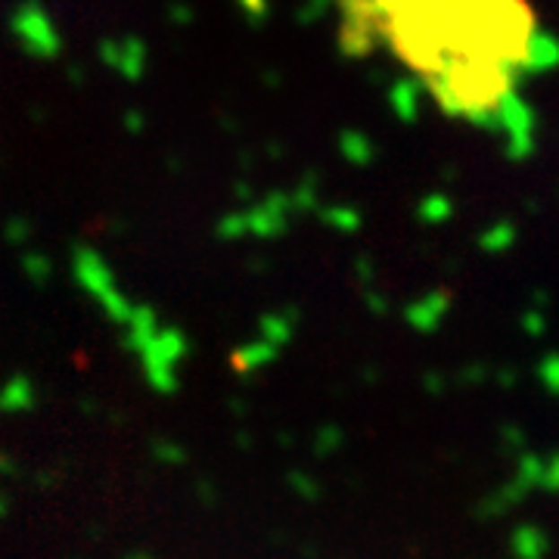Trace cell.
<instances>
[{"label":"cell","mask_w":559,"mask_h":559,"mask_svg":"<svg viewBox=\"0 0 559 559\" xmlns=\"http://www.w3.org/2000/svg\"><path fill=\"white\" fill-rule=\"evenodd\" d=\"M352 53L386 47L450 118L501 127L556 59L528 0H345Z\"/></svg>","instance_id":"6da1fadb"},{"label":"cell","mask_w":559,"mask_h":559,"mask_svg":"<svg viewBox=\"0 0 559 559\" xmlns=\"http://www.w3.org/2000/svg\"><path fill=\"white\" fill-rule=\"evenodd\" d=\"M513 554L520 559H541L547 554V537L535 525H520L513 531Z\"/></svg>","instance_id":"7a4b0ae2"},{"label":"cell","mask_w":559,"mask_h":559,"mask_svg":"<svg viewBox=\"0 0 559 559\" xmlns=\"http://www.w3.org/2000/svg\"><path fill=\"white\" fill-rule=\"evenodd\" d=\"M537 373H541L544 386H547L554 395H559V354H550V358L541 363V370H537Z\"/></svg>","instance_id":"3957f363"}]
</instances>
